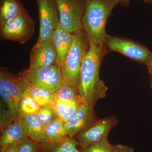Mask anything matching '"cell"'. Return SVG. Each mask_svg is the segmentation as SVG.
<instances>
[{
	"label": "cell",
	"instance_id": "1",
	"mask_svg": "<svg viewBox=\"0 0 152 152\" xmlns=\"http://www.w3.org/2000/svg\"><path fill=\"white\" fill-rule=\"evenodd\" d=\"M107 52L105 46L91 45L82 64L78 89L82 102L92 107L107 96L108 87L100 78L99 73Z\"/></svg>",
	"mask_w": 152,
	"mask_h": 152
},
{
	"label": "cell",
	"instance_id": "2",
	"mask_svg": "<svg viewBox=\"0 0 152 152\" xmlns=\"http://www.w3.org/2000/svg\"><path fill=\"white\" fill-rule=\"evenodd\" d=\"M86 9L82 19L83 29L91 45L105 46L106 23L120 0H84Z\"/></svg>",
	"mask_w": 152,
	"mask_h": 152
},
{
	"label": "cell",
	"instance_id": "3",
	"mask_svg": "<svg viewBox=\"0 0 152 152\" xmlns=\"http://www.w3.org/2000/svg\"><path fill=\"white\" fill-rule=\"evenodd\" d=\"M70 49L61 66L64 85L77 88L82 64L91 46L84 30L75 33Z\"/></svg>",
	"mask_w": 152,
	"mask_h": 152
},
{
	"label": "cell",
	"instance_id": "4",
	"mask_svg": "<svg viewBox=\"0 0 152 152\" xmlns=\"http://www.w3.org/2000/svg\"><path fill=\"white\" fill-rule=\"evenodd\" d=\"M27 87L19 74L11 73L6 67L0 68V94L7 105L9 113L13 119L24 117L19 110L18 103Z\"/></svg>",
	"mask_w": 152,
	"mask_h": 152
},
{
	"label": "cell",
	"instance_id": "5",
	"mask_svg": "<svg viewBox=\"0 0 152 152\" xmlns=\"http://www.w3.org/2000/svg\"><path fill=\"white\" fill-rule=\"evenodd\" d=\"M28 87H37L56 92L64 85L61 67L57 64L48 66L23 70L19 73Z\"/></svg>",
	"mask_w": 152,
	"mask_h": 152
},
{
	"label": "cell",
	"instance_id": "6",
	"mask_svg": "<svg viewBox=\"0 0 152 152\" xmlns=\"http://www.w3.org/2000/svg\"><path fill=\"white\" fill-rule=\"evenodd\" d=\"M35 29V22L25 9L0 28V40L25 44L32 37Z\"/></svg>",
	"mask_w": 152,
	"mask_h": 152
},
{
	"label": "cell",
	"instance_id": "7",
	"mask_svg": "<svg viewBox=\"0 0 152 152\" xmlns=\"http://www.w3.org/2000/svg\"><path fill=\"white\" fill-rule=\"evenodd\" d=\"M104 45L108 51L118 52L137 62L145 64L152 53L144 45L131 39L107 34Z\"/></svg>",
	"mask_w": 152,
	"mask_h": 152
},
{
	"label": "cell",
	"instance_id": "8",
	"mask_svg": "<svg viewBox=\"0 0 152 152\" xmlns=\"http://www.w3.org/2000/svg\"><path fill=\"white\" fill-rule=\"evenodd\" d=\"M60 17L59 24L71 34L82 29V19L85 13L84 0H56Z\"/></svg>",
	"mask_w": 152,
	"mask_h": 152
},
{
	"label": "cell",
	"instance_id": "9",
	"mask_svg": "<svg viewBox=\"0 0 152 152\" xmlns=\"http://www.w3.org/2000/svg\"><path fill=\"white\" fill-rule=\"evenodd\" d=\"M118 120L115 115L99 119L86 130L74 137L79 144L80 150L108 140L109 133L116 126Z\"/></svg>",
	"mask_w": 152,
	"mask_h": 152
},
{
	"label": "cell",
	"instance_id": "10",
	"mask_svg": "<svg viewBox=\"0 0 152 152\" xmlns=\"http://www.w3.org/2000/svg\"><path fill=\"white\" fill-rule=\"evenodd\" d=\"M39 21V32L37 42L50 39L59 25L60 17L56 0H36Z\"/></svg>",
	"mask_w": 152,
	"mask_h": 152
},
{
	"label": "cell",
	"instance_id": "11",
	"mask_svg": "<svg viewBox=\"0 0 152 152\" xmlns=\"http://www.w3.org/2000/svg\"><path fill=\"white\" fill-rule=\"evenodd\" d=\"M57 52L51 39L37 42L30 54L29 69H37L56 64Z\"/></svg>",
	"mask_w": 152,
	"mask_h": 152
},
{
	"label": "cell",
	"instance_id": "12",
	"mask_svg": "<svg viewBox=\"0 0 152 152\" xmlns=\"http://www.w3.org/2000/svg\"><path fill=\"white\" fill-rule=\"evenodd\" d=\"M99 120L94 108L82 102L75 116L66 122L68 136L73 138L79 133L92 126Z\"/></svg>",
	"mask_w": 152,
	"mask_h": 152
},
{
	"label": "cell",
	"instance_id": "13",
	"mask_svg": "<svg viewBox=\"0 0 152 152\" xmlns=\"http://www.w3.org/2000/svg\"><path fill=\"white\" fill-rule=\"evenodd\" d=\"M1 150L11 144L18 142L24 137H28L24 117L11 120L8 123L1 126Z\"/></svg>",
	"mask_w": 152,
	"mask_h": 152
},
{
	"label": "cell",
	"instance_id": "14",
	"mask_svg": "<svg viewBox=\"0 0 152 152\" xmlns=\"http://www.w3.org/2000/svg\"><path fill=\"white\" fill-rule=\"evenodd\" d=\"M75 36V34L68 32L60 24L52 34L50 39L56 50V64L61 67L72 45Z\"/></svg>",
	"mask_w": 152,
	"mask_h": 152
},
{
	"label": "cell",
	"instance_id": "15",
	"mask_svg": "<svg viewBox=\"0 0 152 152\" xmlns=\"http://www.w3.org/2000/svg\"><path fill=\"white\" fill-rule=\"evenodd\" d=\"M39 152H81L79 144L69 136L55 141L39 143Z\"/></svg>",
	"mask_w": 152,
	"mask_h": 152
},
{
	"label": "cell",
	"instance_id": "16",
	"mask_svg": "<svg viewBox=\"0 0 152 152\" xmlns=\"http://www.w3.org/2000/svg\"><path fill=\"white\" fill-rule=\"evenodd\" d=\"M24 9L23 3L20 0H1L0 28L20 15Z\"/></svg>",
	"mask_w": 152,
	"mask_h": 152
},
{
	"label": "cell",
	"instance_id": "17",
	"mask_svg": "<svg viewBox=\"0 0 152 152\" xmlns=\"http://www.w3.org/2000/svg\"><path fill=\"white\" fill-rule=\"evenodd\" d=\"M24 119L29 137L38 143L49 141L45 134L43 127L37 119L36 113L25 115Z\"/></svg>",
	"mask_w": 152,
	"mask_h": 152
},
{
	"label": "cell",
	"instance_id": "18",
	"mask_svg": "<svg viewBox=\"0 0 152 152\" xmlns=\"http://www.w3.org/2000/svg\"><path fill=\"white\" fill-rule=\"evenodd\" d=\"M82 102L74 101L64 102L56 100L54 104L52 106L59 118L66 122L75 116Z\"/></svg>",
	"mask_w": 152,
	"mask_h": 152
},
{
	"label": "cell",
	"instance_id": "19",
	"mask_svg": "<svg viewBox=\"0 0 152 152\" xmlns=\"http://www.w3.org/2000/svg\"><path fill=\"white\" fill-rule=\"evenodd\" d=\"M31 97L41 107L53 106L55 102L54 94L50 90L37 87H28L24 94Z\"/></svg>",
	"mask_w": 152,
	"mask_h": 152
},
{
	"label": "cell",
	"instance_id": "20",
	"mask_svg": "<svg viewBox=\"0 0 152 152\" xmlns=\"http://www.w3.org/2000/svg\"><path fill=\"white\" fill-rule=\"evenodd\" d=\"M44 128L49 141L57 140L68 136L66 122L59 118Z\"/></svg>",
	"mask_w": 152,
	"mask_h": 152
},
{
	"label": "cell",
	"instance_id": "21",
	"mask_svg": "<svg viewBox=\"0 0 152 152\" xmlns=\"http://www.w3.org/2000/svg\"><path fill=\"white\" fill-rule=\"evenodd\" d=\"M55 100L69 102L71 101H82L77 88L63 85L54 94Z\"/></svg>",
	"mask_w": 152,
	"mask_h": 152
},
{
	"label": "cell",
	"instance_id": "22",
	"mask_svg": "<svg viewBox=\"0 0 152 152\" xmlns=\"http://www.w3.org/2000/svg\"><path fill=\"white\" fill-rule=\"evenodd\" d=\"M18 107L20 112L24 115L37 113L41 107L34 99L25 95L20 98Z\"/></svg>",
	"mask_w": 152,
	"mask_h": 152
},
{
	"label": "cell",
	"instance_id": "23",
	"mask_svg": "<svg viewBox=\"0 0 152 152\" xmlns=\"http://www.w3.org/2000/svg\"><path fill=\"white\" fill-rule=\"evenodd\" d=\"M36 114L38 122L44 128L59 118L52 106L41 107Z\"/></svg>",
	"mask_w": 152,
	"mask_h": 152
},
{
	"label": "cell",
	"instance_id": "24",
	"mask_svg": "<svg viewBox=\"0 0 152 152\" xmlns=\"http://www.w3.org/2000/svg\"><path fill=\"white\" fill-rule=\"evenodd\" d=\"M18 152H39V143L28 137H26L18 142Z\"/></svg>",
	"mask_w": 152,
	"mask_h": 152
},
{
	"label": "cell",
	"instance_id": "25",
	"mask_svg": "<svg viewBox=\"0 0 152 152\" xmlns=\"http://www.w3.org/2000/svg\"><path fill=\"white\" fill-rule=\"evenodd\" d=\"M113 150V145L110 143L107 140L91 145L80 151L81 152H112Z\"/></svg>",
	"mask_w": 152,
	"mask_h": 152
},
{
	"label": "cell",
	"instance_id": "26",
	"mask_svg": "<svg viewBox=\"0 0 152 152\" xmlns=\"http://www.w3.org/2000/svg\"><path fill=\"white\" fill-rule=\"evenodd\" d=\"M134 150L132 147L122 144L113 145L112 152H134Z\"/></svg>",
	"mask_w": 152,
	"mask_h": 152
},
{
	"label": "cell",
	"instance_id": "27",
	"mask_svg": "<svg viewBox=\"0 0 152 152\" xmlns=\"http://www.w3.org/2000/svg\"><path fill=\"white\" fill-rule=\"evenodd\" d=\"M18 142L15 143L1 150V152H18Z\"/></svg>",
	"mask_w": 152,
	"mask_h": 152
},
{
	"label": "cell",
	"instance_id": "28",
	"mask_svg": "<svg viewBox=\"0 0 152 152\" xmlns=\"http://www.w3.org/2000/svg\"><path fill=\"white\" fill-rule=\"evenodd\" d=\"M150 75H152V53L145 64Z\"/></svg>",
	"mask_w": 152,
	"mask_h": 152
},
{
	"label": "cell",
	"instance_id": "29",
	"mask_svg": "<svg viewBox=\"0 0 152 152\" xmlns=\"http://www.w3.org/2000/svg\"><path fill=\"white\" fill-rule=\"evenodd\" d=\"M146 4L152 5V0H142ZM130 0H120V4L123 5L128 6Z\"/></svg>",
	"mask_w": 152,
	"mask_h": 152
},
{
	"label": "cell",
	"instance_id": "30",
	"mask_svg": "<svg viewBox=\"0 0 152 152\" xmlns=\"http://www.w3.org/2000/svg\"><path fill=\"white\" fill-rule=\"evenodd\" d=\"M151 87L152 88V75H151Z\"/></svg>",
	"mask_w": 152,
	"mask_h": 152
}]
</instances>
